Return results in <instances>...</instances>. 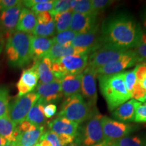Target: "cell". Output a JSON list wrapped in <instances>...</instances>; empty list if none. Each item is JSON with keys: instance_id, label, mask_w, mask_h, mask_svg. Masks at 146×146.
I'll return each instance as SVG.
<instances>
[{"instance_id": "d590c367", "label": "cell", "mask_w": 146, "mask_h": 146, "mask_svg": "<svg viewBox=\"0 0 146 146\" xmlns=\"http://www.w3.org/2000/svg\"><path fill=\"white\" fill-rule=\"evenodd\" d=\"M91 6H92L94 13L96 15H98L100 12H103L107 8H108L110 5L114 3V1H109V0H91Z\"/></svg>"}, {"instance_id": "6f0895ef", "label": "cell", "mask_w": 146, "mask_h": 146, "mask_svg": "<svg viewBox=\"0 0 146 146\" xmlns=\"http://www.w3.org/2000/svg\"><path fill=\"white\" fill-rule=\"evenodd\" d=\"M34 146H40V145H39V143H37V144H36V145H34Z\"/></svg>"}, {"instance_id": "7bdbcfd3", "label": "cell", "mask_w": 146, "mask_h": 146, "mask_svg": "<svg viewBox=\"0 0 146 146\" xmlns=\"http://www.w3.org/2000/svg\"><path fill=\"white\" fill-rule=\"evenodd\" d=\"M21 2L22 1L19 0H0V12H1L9 8H13Z\"/></svg>"}, {"instance_id": "f546056e", "label": "cell", "mask_w": 146, "mask_h": 146, "mask_svg": "<svg viewBox=\"0 0 146 146\" xmlns=\"http://www.w3.org/2000/svg\"><path fill=\"white\" fill-rule=\"evenodd\" d=\"M10 92L8 87L0 86V118L9 116Z\"/></svg>"}, {"instance_id": "603a6c76", "label": "cell", "mask_w": 146, "mask_h": 146, "mask_svg": "<svg viewBox=\"0 0 146 146\" xmlns=\"http://www.w3.org/2000/svg\"><path fill=\"white\" fill-rule=\"evenodd\" d=\"M36 23V14L30 9L23 7L20 14L16 30L31 35Z\"/></svg>"}, {"instance_id": "b9f144b4", "label": "cell", "mask_w": 146, "mask_h": 146, "mask_svg": "<svg viewBox=\"0 0 146 146\" xmlns=\"http://www.w3.org/2000/svg\"><path fill=\"white\" fill-rule=\"evenodd\" d=\"M135 74L137 81L141 82L146 78V64L141 63L137 65L135 67Z\"/></svg>"}, {"instance_id": "8992f818", "label": "cell", "mask_w": 146, "mask_h": 146, "mask_svg": "<svg viewBox=\"0 0 146 146\" xmlns=\"http://www.w3.org/2000/svg\"><path fill=\"white\" fill-rule=\"evenodd\" d=\"M102 116L97 111L85 122L83 127H78L74 139L76 143L83 144V146H93L104 140L101 123Z\"/></svg>"}, {"instance_id": "d4e9b609", "label": "cell", "mask_w": 146, "mask_h": 146, "mask_svg": "<svg viewBox=\"0 0 146 146\" xmlns=\"http://www.w3.org/2000/svg\"><path fill=\"white\" fill-rule=\"evenodd\" d=\"M19 133L17 125L9 116L0 118V136L9 142H13Z\"/></svg>"}, {"instance_id": "5bb4252c", "label": "cell", "mask_w": 146, "mask_h": 146, "mask_svg": "<svg viewBox=\"0 0 146 146\" xmlns=\"http://www.w3.org/2000/svg\"><path fill=\"white\" fill-rule=\"evenodd\" d=\"M96 18L97 16L95 14H83L73 12L69 29L76 35L86 33L97 25Z\"/></svg>"}, {"instance_id": "11a10c76", "label": "cell", "mask_w": 146, "mask_h": 146, "mask_svg": "<svg viewBox=\"0 0 146 146\" xmlns=\"http://www.w3.org/2000/svg\"><path fill=\"white\" fill-rule=\"evenodd\" d=\"M139 102H144V103H145L146 104V93H145V96H144V97L143 98H142V99L140 100Z\"/></svg>"}, {"instance_id": "7dc6e473", "label": "cell", "mask_w": 146, "mask_h": 146, "mask_svg": "<svg viewBox=\"0 0 146 146\" xmlns=\"http://www.w3.org/2000/svg\"><path fill=\"white\" fill-rule=\"evenodd\" d=\"M93 146H114V145H113L112 141H107V140H104V141H101L100 143H97L96 145Z\"/></svg>"}, {"instance_id": "836d02e7", "label": "cell", "mask_w": 146, "mask_h": 146, "mask_svg": "<svg viewBox=\"0 0 146 146\" xmlns=\"http://www.w3.org/2000/svg\"><path fill=\"white\" fill-rule=\"evenodd\" d=\"M69 10H70V0H55L53 8L49 12L53 18L56 14Z\"/></svg>"}, {"instance_id": "d6986e66", "label": "cell", "mask_w": 146, "mask_h": 146, "mask_svg": "<svg viewBox=\"0 0 146 146\" xmlns=\"http://www.w3.org/2000/svg\"><path fill=\"white\" fill-rule=\"evenodd\" d=\"M52 60L45 56L34 60L32 67L37 72L40 83H49L57 80L52 70Z\"/></svg>"}, {"instance_id": "83f0119b", "label": "cell", "mask_w": 146, "mask_h": 146, "mask_svg": "<svg viewBox=\"0 0 146 146\" xmlns=\"http://www.w3.org/2000/svg\"><path fill=\"white\" fill-rule=\"evenodd\" d=\"M56 33V27L54 20L47 24H37L32 32V35L47 37L54 36Z\"/></svg>"}, {"instance_id": "1f68e13d", "label": "cell", "mask_w": 146, "mask_h": 146, "mask_svg": "<svg viewBox=\"0 0 146 146\" xmlns=\"http://www.w3.org/2000/svg\"><path fill=\"white\" fill-rule=\"evenodd\" d=\"M76 34L70 29L65 31L59 33L57 35L52 38L53 44H58L64 46H70L72 45V41L75 38Z\"/></svg>"}, {"instance_id": "7c38bea8", "label": "cell", "mask_w": 146, "mask_h": 146, "mask_svg": "<svg viewBox=\"0 0 146 146\" xmlns=\"http://www.w3.org/2000/svg\"><path fill=\"white\" fill-rule=\"evenodd\" d=\"M72 45L74 47H85L92 51V53L103 46L99 32V25H97L94 29L89 32L83 34L76 35Z\"/></svg>"}, {"instance_id": "f35d334b", "label": "cell", "mask_w": 146, "mask_h": 146, "mask_svg": "<svg viewBox=\"0 0 146 146\" xmlns=\"http://www.w3.org/2000/svg\"><path fill=\"white\" fill-rule=\"evenodd\" d=\"M41 139H46L50 142L52 146H65L64 145L61 141H60L59 136L56 133L53 131H48L44 132L41 137Z\"/></svg>"}, {"instance_id": "d6a6232c", "label": "cell", "mask_w": 146, "mask_h": 146, "mask_svg": "<svg viewBox=\"0 0 146 146\" xmlns=\"http://www.w3.org/2000/svg\"><path fill=\"white\" fill-rule=\"evenodd\" d=\"M133 52L136 55L139 62L146 61V34L143 33L139 41L137 46L133 49Z\"/></svg>"}, {"instance_id": "8fae6325", "label": "cell", "mask_w": 146, "mask_h": 146, "mask_svg": "<svg viewBox=\"0 0 146 146\" xmlns=\"http://www.w3.org/2000/svg\"><path fill=\"white\" fill-rule=\"evenodd\" d=\"M138 59L135 54L133 50H129L123 57L120 59L116 60L106 64L96 71L97 76L98 75H110L116 73L123 72V70L130 68L138 63Z\"/></svg>"}, {"instance_id": "6da1fadb", "label": "cell", "mask_w": 146, "mask_h": 146, "mask_svg": "<svg viewBox=\"0 0 146 146\" xmlns=\"http://www.w3.org/2000/svg\"><path fill=\"white\" fill-rule=\"evenodd\" d=\"M143 33L141 25L132 16L119 14L106 20L100 36L103 45L128 51L137 46Z\"/></svg>"}, {"instance_id": "f5cc1de1", "label": "cell", "mask_w": 146, "mask_h": 146, "mask_svg": "<svg viewBox=\"0 0 146 146\" xmlns=\"http://www.w3.org/2000/svg\"><path fill=\"white\" fill-rule=\"evenodd\" d=\"M3 146H17V145H16L15 144L13 143V142H9V141H8Z\"/></svg>"}, {"instance_id": "e0dca14e", "label": "cell", "mask_w": 146, "mask_h": 146, "mask_svg": "<svg viewBox=\"0 0 146 146\" xmlns=\"http://www.w3.org/2000/svg\"><path fill=\"white\" fill-rule=\"evenodd\" d=\"M48 127L51 131L58 135H68L75 137L79 125L66 118L57 117L49 122Z\"/></svg>"}, {"instance_id": "f907efd6", "label": "cell", "mask_w": 146, "mask_h": 146, "mask_svg": "<svg viewBox=\"0 0 146 146\" xmlns=\"http://www.w3.org/2000/svg\"><path fill=\"white\" fill-rule=\"evenodd\" d=\"M7 142H8V141L6 139H5L2 137L0 136V146H3Z\"/></svg>"}, {"instance_id": "e575fe53", "label": "cell", "mask_w": 146, "mask_h": 146, "mask_svg": "<svg viewBox=\"0 0 146 146\" xmlns=\"http://www.w3.org/2000/svg\"><path fill=\"white\" fill-rule=\"evenodd\" d=\"M124 81L126 88L127 91L130 93L131 95V92L133 89V87L135 85L137 82L136 74H135V68H134L132 70L127 71L125 72V75H124Z\"/></svg>"}, {"instance_id": "ffe728a7", "label": "cell", "mask_w": 146, "mask_h": 146, "mask_svg": "<svg viewBox=\"0 0 146 146\" xmlns=\"http://www.w3.org/2000/svg\"><path fill=\"white\" fill-rule=\"evenodd\" d=\"M44 132V126H36L31 130L20 133L13 143L17 146H34L39 143Z\"/></svg>"}, {"instance_id": "681fc988", "label": "cell", "mask_w": 146, "mask_h": 146, "mask_svg": "<svg viewBox=\"0 0 146 146\" xmlns=\"http://www.w3.org/2000/svg\"><path fill=\"white\" fill-rule=\"evenodd\" d=\"M142 21H143V26L145 31H143L146 34V11L143 14L142 16Z\"/></svg>"}, {"instance_id": "3957f363", "label": "cell", "mask_w": 146, "mask_h": 146, "mask_svg": "<svg viewBox=\"0 0 146 146\" xmlns=\"http://www.w3.org/2000/svg\"><path fill=\"white\" fill-rule=\"evenodd\" d=\"M125 72L110 75H98L100 92L107 103L109 111L113 112L120 106L129 101L131 95L124 81Z\"/></svg>"}, {"instance_id": "f1b7e54d", "label": "cell", "mask_w": 146, "mask_h": 146, "mask_svg": "<svg viewBox=\"0 0 146 146\" xmlns=\"http://www.w3.org/2000/svg\"><path fill=\"white\" fill-rule=\"evenodd\" d=\"M70 9L73 12L76 13L95 14L90 0H72L70 1Z\"/></svg>"}, {"instance_id": "f6af8a7d", "label": "cell", "mask_w": 146, "mask_h": 146, "mask_svg": "<svg viewBox=\"0 0 146 146\" xmlns=\"http://www.w3.org/2000/svg\"><path fill=\"white\" fill-rule=\"evenodd\" d=\"M35 127L36 125H33V124L29 123V121H27V120H25L21 123H20L19 125H17L18 130L19 131V133L26 132V131L31 130V129H33Z\"/></svg>"}, {"instance_id": "5b68a950", "label": "cell", "mask_w": 146, "mask_h": 146, "mask_svg": "<svg viewBox=\"0 0 146 146\" xmlns=\"http://www.w3.org/2000/svg\"><path fill=\"white\" fill-rule=\"evenodd\" d=\"M88 55L68 56L53 60L52 70L56 79L61 81L67 75L81 74L88 64Z\"/></svg>"}, {"instance_id": "74e56055", "label": "cell", "mask_w": 146, "mask_h": 146, "mask_svg": "<svg viewBox=\"0 0 146 146\" xmlns=\"http://www.w3.org/2000/svg\"><path fill=\"white\" fill-rule=\"evenodd\" d=\"M55 2V0H45L44 2L37 3L33 6L31 10L34 12L35 14H38L41 12H50L53 8Z\"/></svg>"}, {"instance_id": "60d3db41", "label": "cell", "mask_w": 146, "mask_h": 146, "mask_svg": "<svg viewBox=\"0 0 146 146\" xmlns=\"http://www.w3.org/2000/svg\"><path fill=\"white\" fill-rule=\"evenodd\" d=\"M56 112H57V106L54 104H46L43 106V114L46 118L54 117Z\"/></svg>"}, {"instance_id": "2e32d148", "label": "cell", "mask_w": 146, "mask_h": 146, "mask_svg": "<svg viewBox=\"0 0 146 146\" xmlns=\"http://www.w3.org/2000/svg\"><path fill=\"white\" fill-rule=\"evenodd\" d=\"M90 53L91 54L92 51L88 48L74 47L72 45L64 46V45L54 43L50 50L47 52L45 57L49 58L53 61V60L65 57V56H74V55H88Z\"/></svg>"}, {"instance_id": "4316f807", "label": "cell", "mask_w": 146, "mask_h": 146, "mask_svg": "<svg viewBox=\"0 0 146 146\" xmlns=\"http://www.w3.org/2000/svg\"><path fill=\"white\" fill-rule=\"evenodd\" d=\"M72 13L73 12L70 9L68 11L56 14L53 17L56 32L58 33L68 30L72 20Z\"/></svg>"}, {"instance_id": "ac0fdd59", "label": "cell", "mask_w": 146, "mask_h": 146, "mask_svg": "<svg viewBox=\"0 0 146 146\" xmlns=\"http://www.w3.org/2000/svg\"><path fill=\"white\" fill-rule=\"evenodd\" d=\"M23 1L16 6L9 8L0 13V27L8 33L16 30L21 10L23 8Z\"/></svg>"}, {"instance_id": "4dcf8cb0", "label": "cell", "mask_w": 146, "mask_h": 146, "mask_svg": "<svg viewBox=\"0 0 146 146\" xmlns=\"http://www.w3.org/2000/svg\"><path fill=\"white\" fill-rule=\"evenodd\" d=\"M114 146H146V139L139 136H127L112 141Z\"/></svg>"}, {"instance_id": "7a4b0ae2", "label": "cell", "mask_w": 146, "mask_h": 146, "mask_svg": "<svg viewBox=\"0 0 146 146\" xmlns=\"http://www.w3.org/2000/svg\"><path fill=\"white\" fill-rule=\"evenodd\" d=\"M31 35L16 30L8 33L5 50L9 65L12 68H23L33 60Z\"/></svg>"}, {"instance_id": "ba28073f", "label": "cell", "mask_w": 146, "mask_h": 146, "mask_svg": "<svg viewBox=\"0 0 146 146\" xmlns=\"http://www.w3.org/2000/svg\"><path fill=\"white\" fill-rule=\"evenodd\" d=\"M39 99V96L36 92L18 97L17 99L10 104L9 117L16 125H18L26 120L29 110Z\"/></svg>"}, {"instance_id": "30bf717a", "label": "cell", "mask_w": 146, "mask_h": 146, "mask_svg": "<svg viewBox=\"0 0 146 146\" xmlns=\"http://www.w3.org/2000/svg\"><path fill=\"white\" fill-rule=\"evenodd\" d=\"M97 74L96 71L87 66L82 72L81 80V95L84 99L92 106L96 107L98 100V92L96 87Z\"/></svg>"}, {"instance_id": "484cf974", "label": "cell", "mask_w": 146, "mask_h": 146, "mask_svg": "<svg viewBox=\"0 0 146 146\" xmlns=\"http://www.w3.org/2000/svg\"><path fill=\"white\" fill-rule=\"evenodd\" d=\"M46 104L41 100H38L27 114L26 120L33 125L36 126H43L46 119L43 114V106Z\"/></svg>"}, {"instance_id": "db71d44e", "label": "cell", "mask_w": 146, "mask_h": 146, "mask_svg": "<svg viewBox=\"0 0 146 146\" xmlns=\"http://www.w3.org/2000/svg\"><path fill=\"white\" fill-rule=\"evenodd\" d=\"M69 146H83V145H81V144H79V143H72V144H70V145H69Z\"/></svg>"}, {"instance_id": "ee69618b", "label": "cell", "mask_w": 146, "mask_h": 146, "mask_svg": "<svg viewBox=\"0 0 146 146\" xmlns=\"http://www.w3.org/2000/svg\"><path fill=\"white\" fill-rule=\"evenodd\" d=\"M36 21L37 24H47L53 21L52 16L49 12H41L36 14Z\"/></svg>"}, {"instance_id": "8d00e7d4", "label": "cell", "mask_w": 146, "mask_h": 146, "mask_svg": "<svg viewBox=\"0 0 146 146\" xmlns=\"http://www.w3.org/2000/svg\"><path fill=\"white\" fill-rule=\"evenodd\" d=\"M134 122L137 123H146V104L138 102L135 108Z\"/></svg>"}, {"instance_id": "52a82bcc", "label": "cell", "mask_w": 146, "mask_h": 146, "mask_svg": "<svg viewBox=\"0 0 146 146\" xmlns=\"http://www.w3.org/2000/svg\"><path fill=\"white\" fill-rule=\"evenodd\" d=\"M129 51L120 50L110 45H104L98 50L91 53L89 56L87 66L96 71L104 66L120 59L127 54Z\"/></svg>"}, {"instance_id": "4fadbf2b", "label": "cell", "mask_w": 146, "mask_h": 146, "mask_svg": "<svg viewBox=\"0 0 146 146\" xmlns=\"http://www.w3.org/2000/svg\"><path fill=\"white\" fill-rule=\"evenodd\" d=\"M60 81L56 80L49 83H39L35 91L39 96V100L45 104L60 101L63 97Z\"/></svg>"}, {"instance_id": "9c48e42d", "label": "cell", "mask_w": 146, "mask_h": 146, "mask_svg": "<svg viewBox=\"0 0 146 146\" xmlns=\"http://www.w3.org/2000/svg\"><path fill=\"white\" fill-rule=\"evenodd\" d=\"M101 123L104 140L110 141H117L129 136L137 128L129 123L118 121L106 116H102Z\"/></svg>"}, {"instance_id": "ab89813d", "label": "cell", "mask_w": 146, "mask_h": 146, "mask_svg": "<svg viewBox=\"0 0 146 146\" xmlns=\"http://www.w3.org/2000/svg\"><path fill=\"white\" fill-rule=\"evenodd\" d=\"M145 93L146 90L142 87L141 83L137 81L131 92V98L137 101H140L145 96Z\"/></svg>"}, {"instance_id": "9a60e30c", "label": "cell", "mask_w": 146, "mask_h": 146, "mask_svg": "<svg viewBox=\"0 0 146 146\" xmlns=\"http://www.w3.org/2000/svg\"><path fill=\"white\" fill-rule=\"evenodd\" d=\"M38 81L39 76L35 69L31 67L24 70L16 84L18 91V97H21L31 93L37 87Z\"/></svg>"}, {"instance_id": "9f6ffc18", "label": "cell", "mask_w": 146, "mask_h": 146, "mask_svg": "<svg viewBox=\"0 0 146 146\" xmlns=\"http://www.w3.org/2000/svg\"><path fill=\"white\" fill-rule=\"evenodd\" d=\"M2 49H3V43L2 41L0 40V54H1V51H2Z\"/></svg>"}, {"instance_id": "bcb514c9", "label": "cell", "mask_w": 146, "mask_h": 146, "mask_svg": "<svg viewBox=\"0 0 146 146\" xmlns=\"http://www.w3.org/2000/svg\"><path fill=\"white\" fill-rule=\"evenodd\" d=\"M45 0H25L23 1V4L25 5V8H31L33 6L37 4V3L44 2Z\"/></svg>"}, {"instance_id": "7402d4cb", "label": "cell", "mask_w": 146, "mask_h": 146, "mask_svg": "<svg viewBox=\"0 0 146 146\" xmlns=\"http://www.w3.org/2000/svg\"><path fill=\"white\" fill-rule=\"evenodd\" d=\"M81 80L82 73L74 75H67L61 80L62 92L65 99L81 93Z\"/></svg>"}, {"instance_id": "816d5d0a", "label": "cell", "mask_w": 146, "mask_h": 146, "mask_svg": "<svg viewBox=\"0 0 146 146\" xmlns=\"http://www.w3.org/2000/svg\"><path fill=\"white\" fill-rule=\"evenodd\" d=\"M140 83H141L142 87H143V88L146 90V78H144L143 81H142L141 82H140Z\"/></svg>"}, {"instance_id": "277c9868", "label": "cell", "mask_w": 146, "mask_h": 146, "mask_svg": "<svg viewBox=\"0 0 146 146\" xmlns=\"http://www.w3.org/2000/svg\"><path fill=\"white\" fill-rule=\"evenodd\" d=\"M97 111L96 108L79 94L66 98L62 104L58 117L66 118L80 125L86 122Z\"/></svg>"}, {"instance_id": "cb8c5ba5", "label": "cell", "mask_w": 146, "mask_h": 146, "mask_svg": "<svg viewBox=\"0 0 146 146\" xmlns=\"http://www.w3.org/2000/svg\"><path fill=\"white\" fill-rule=\"evenodd\" d=\"M138 102L132 99L120 106L112 113V116L121 122H131L134 120L135 108Z\"/></svg>"}, {"instance_id": "c3c4849f", "label": "cell", "mask_w": 146, "mask_h": 146, "mask_svg": "<svg viewBox=\"0 0 146 146\" xmlns=\"http://www.w3.org/2000/svg\"><path fill=\"white\" fill-rule=\"evenodd\" d=\"M39 143L40 146H52L50 142L46 139H41Z\"/></svg>"}, {"instance_id": "44dd1931", "label": "cell", "mask_w": 146, "mask_h": 146, "mask_svg": "<svg viewBox=\"0 0 146 146\" xmlns=\"http://www.w3.org/2000/svg\"><path fill=\"white\" fill-rule=\"evenodd\" d=\"M53 45L52 39L31 35V50L33 60H35L46 56Z\"/></svg>"}]
</instances>
